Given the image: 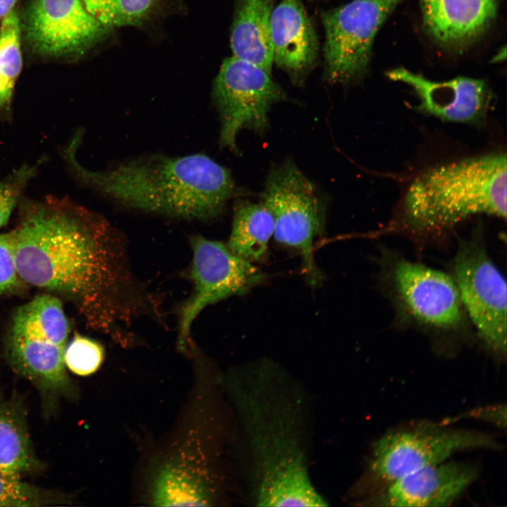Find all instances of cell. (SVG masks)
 <instances>
[{
  "instance_id": "cell-27",
  "label": "cell",
  "mask_w": 507,
  "mask_h": 507,
  "mask_svg": "<svg viewBox=\"0 0 507 507\" xmlns=\"http://www.w3.org/2000/svg\"><path fill=\"white\" fill-rule=\"evenodd\" d=\"M12 96L13 91L8 89L0 76V114L10 111Z\"/></svg>"
},
{
  "instance_id": "cell-24",
  "label": "cell",
  "mask_w": 507,
  "mask_h": 507,
  "mask_svg": "<svg viewBox=\"0 0 507 507\" xmlns=\"http://www.w3.org/2000/svg\"><path fill=\"white\" fill-rule=\"evenodd\" d=\"M50 491L0 473V506H41L61 501Z\"/></svg>"
},
{
  "instance_id": "cell-23",
  "label": "cell",
  "mask_w": 507,
  "mask_h": 507,
  "mask_svg": "<svg viewBox=\"0 0 507 507\" xmlns=\"http://www.w3.org/2000/svg\"><path fill=\"white\" fill-rule=\"evenodd\" d=\"M104 356V348L99 342L75 332L65 347L64 362L75 375L88 376L98 370Z\"/></svg>"
},
{
  "instance_id": "cell-26",
  "label": "cell",
  "mask_w": 507,
  "mask_h": 507,
  "mask_svg": "<svg viewBox=\"0 0 507 507\" xmlns=\"http://www.w3.org/2000/svg\"><path fill=\"white\" fill-rule=\"evenodd\" d=\"M23 287L13 256L9 232L0 234V296Z\"/></svg>"
},
{
  "instance_id": "cell-21",
  "label": "cell",
  "mask_w": 507,
  "mask_h": 507,
  "mask_svg": "<svg viewBox=\"0 0 507 507\" xmlns=\"http://www.w3.org/2000/svg\"><path fill=\"white\" fill-rule=\"evenodd\" d=\"M86 10L111 29L142 23L151 13L156 0H81Z\"/></svg>"
},
{
  "instance_id": "cell-28",
  "label": "cell",
  "mask_w": 507,
  "mask_h": 507,
  "mask_svg": "<svg viewBox=\"0 0 507 507\" xmlns=\"http://www.w3.org/2000/svg\"><path fill=\"white\" fill-rule=\"evenodd\" d=\"M17 0H0V18L3 19L13 11Z\"/></svg>"
},
{
  "instance_id": "cell-1",
  "label": "cell",
  "mask_w": 507,
  "mask_h": 507,
  "mask_svg": "<svg viewBox=\"0 0 507 507\" xmlns=\"http://www.w3.org/2000/svg\"><path fill=\"white\" fill-rule=\"evenodd\" d=\"M9 234L23 282L71 301L91 328L130 339L149 299L105 218L66 196L27 199Z\"/></svg>"
},
{
  "instance_id": "cell-22",
  "label": "cell",
  "mask_w": 507,
  "mask_h": 507,
  "mask_svg": "<svg viewBox=\"0 0 507 507\" xmlns=\"http://www.w3.org/2000/svg\"><path fill=\"white\" fill-rule=\"evenodd\" d=\"M22 64L20 23L13 10L2 19L0 26V76L13 92Z\"/></svg>"
},
{
  "instance_id": "cell-10",
  "label": "cell",
  "mask_w": 507,
  "mask_h": 507,
  "mask_svg": "<svg viewBox=\"0 0 507 507\" xmlns=\"http://www.w3.org/2000/svg\"><path fill=\"white\" fill-rule=\"evenodd\" d=\"M67 340L61 326L33 315L13 321L6 338L8 363L38 389L50 407L59 398L73 394L64 362Z\"/></svg>"
},
{
  "instance_id": "cell-20",
  "label": "cell",
  "mask_w": 507,
  "mask_h": 507,
  "mask_svg": "<svg viewBox=\"0 0 507 507\" xmlns=\"http://www.w3.org/2000/svg\"><path fill=\"white\" fill-rule=\"evenodd\" d=\"M274 232V220L261 204L239 200L234 206L230 236L227 246L242 258L256 263L265 260Z\"/></svg>"
},
{
  "instance_id": "cell-2",
  "label": "cell",
  "mask_w": 507,
  "mask_h": 507,
  "mask_svg": "<svg viewBox=\"0 0 507 507\" xmlns=\"http://www.w3.org/2000/svg\"><path fill=\"white\" fill-rule=\"evenodd\" d=\"M227 389L248 454L250 496L258 506H325L308 464L306 403L296 380L273 361L230 373Z\"/></svg>"
},
{
  "instance_id": "cell-7",
  "label": "cell",
  "mask_w": 507,
  "mask_h": 507,
  "mask_svg": "<svg viewBox=\"0 0 507 507\" xmlns=\"http://www.w3.org/2000/svg\"><path fill=\"white\" fill-rule=\"evenodd\" d=\"M403 0H353L322 12L323 80L346 84L366 72L375 36Z\"/></svg>"
},
{
  "instance_id": "cell-17",
  "label": "cell",
  "mask_w": 507,
  "mask_h": 507,
  "mask_svg": "<svg viewBox=\"0 0 507 507\" xmlns=\"http://www.w3.org/2000/svg\"><path fill=\"white\" fill-rule=\"evenodd\" d=\"M424 27L440 45L461 49L494 22L500 0H418Z\"/></svg>"
},
{
  "instance_id": "cell-9",
  "label": "cell",
  "mask_w": 507,
  "mask_h": 507,
  "mask_svg": "<svg viewBox=\"0 0 507 507\" xmlns=\"http://www.w3.org/2000/svg\"><path fill=\"white\" fill-rule=\"evenodd\" d=\"M190 242L193 291L180 308L178 325V344L184 350L191 343L192 325L202 310L230 296L247 294L267 277L220 242L196 235Z\"/></svg>"
},
{
  "instance_id": "cell-13",
  "label": "cell",
  "mask_w": 507,
  "mask_h": 507,
  "mask_svg": "<svg viewBox=\"0 0 507 507\" xmlns=\"http://www.w3.org/2000/svg\"><path fill=\"white\" fill-rule=\"evenodd\" d=\"M396 289L406 309L418 321L441 329L461 322V300L455 281L446 273L407 261L394 269Z\"/></svg>"
},
{
  "instance_id": "cell-15",
  "label": "cell",
  "mask_w": 507,
  "mask_h": 507,
  "mask_svg": "<svg viewBox=\"0 0 507 507\" xmlns=\"http://www.w3.org/2000/svg\"><path fill=\"white\" fill-rule=\"evenodd\" d=\"M477 475L471 464L446 461L400 477L373 493L367 501L379 506H449Z\"/></svg>"
},
{
  "instance_id": "cell-11",
  "label": "cell",
  "mask_w": 507,
  "mask_h": 507,
  "mask_svg": "<svg viewBox=\"0 0 507 507\" xmlns=\"http://www.w3.org/2000/svg\"><path fill=\"white\" fill-rule=\"evenodd\" d=\"M455 282L462 304L487 348L506 352V283L476 240L462 243L454 263Z\"/></svg>"
},
{
  "instance_id": "cell-6",
  "label": "cell",
  "mask_w": 507,
  "mask_h": 507,
  "mask_svg": "<svg viewBox=\"0 0 507 507\" xmlns=\"http://www.w3.org/2000/svg\"><path fill=\"white\" fill-rule=\"evenodd\" d=\"M499 447L490 434L468 430L421 427L391 431L373 445L365 487L373 494L404 475L446 461L458 451Z\"/></svg>"
},
{
  "instance_id": "cell-18",
  "label": "cell",
  "mask_w": 507,
  "mask_h": 507,
  "mask_svg": "<svg viewBox=\"0 0 507 507\" xmlns=\"http://www.w3.org/2000/svg\"><path fill=\"white\" fill-rule=\"evenodd\" d=\"M276 0H235L230 28L232 56L251 61L272 74L270 18Z\"/></svg>"
},
{
  "instance_id": "cell-4",
  "label": "cell",
  "mask_w": 507,
  "mask_h": 507,
  "mask_svg": "<svg viewBox=\"0 0 507 507\" xmlns=\"http://www.w3.org/2000/svg\"><path fill=\"white\" fill-rule=\"evenodd\" d=\"M403 214L422 231L446 228L474 214L506 216V155L493 153L434 166L412 182Z\"/></svg>"
},
{
  "instance_id": "cell-3",
  "label": "cell",
  "mask_w": 507,
  "mask_h": 507,
  "mask_svg": "<svg viewBox=\"0 0 507 507\" xmlns=\"http://www.w3.org/2000/svg\"><path fill=\"white\" fill-rule=\"evenodd\" d=\"M78 130L62 150L74 177L123 206L184 220H208L242 194L229 170L204 154L184 156L153 154L125 160L101 170L86 168L76 152Z\"/></svg>"
},
{
  "instance_id": "cell-25",
  "label": "cell",
  "mask_w": 507,
  "mask_h": 507,
  "mask_svg": "<svg viewBox=\"0 0 507 507\" xmlns=\"http://www.w3.org/2000/svg\"><path fill=\"white\" fill-rule=\"evenodd\" d=\"M37 165L24 164L0 181V228L7 224Z\"/></svg>"
},
{
  "instance_id": "cell-8",
  "label": "cell",
  "mask_w": 507,
  "mask_h": 507,
  "mask_svg": "<svg viewBox=\"0 0 507 507\" xmlns=\"http://www.w3.org/2000/svg\"><path fill=\"white\" fill-rule=\"evenodd\" d=\"M287 96L261 66L232 55L225 58L213 86L220 122V146L237 151L236 139L242 129L264 133L270 107L287 100Z\"/></svg>"
},
{
  "instance_id": "cell-12",
  "label": "cell",
  "mask_w": 507,
  "mask_h": 507,
  "mask_svg": "<svg viewBox=\"0 0 507 507\" xmlns=\"http://www.w3.org/2000/svg\"><path fill=\"white\" fill-rule=\"evenodd\" d=\"M109 30L86 10L81 0H32L27 12V38L46 56L83 51Z\"/></svg>"
},
{
  "instance_id": "cell-14",
  "label": "cell",
  "mask_w": 507,
  "mask_h": 507,
  "mask_svg": "<svg viewBox=\"0 0 507 507\" xmlns=\"http://www.w3.org/2000/svg\"><path fill=\"white\" fill-rule=\"evenodd\" d=\"M389 80L409 86L418 97V109L439 119L476 123L484 118L492 96L482 80L458 77L445 82L432 81L403 68L387 73Z\"/></svg>"
},
{
  "instance_id": "cell-5",
  "label": "cell",
  "mask_w": 507,
  "mask_h": 507,
  "mask_svg": "<svg viewBox=\"0 0 507 507\" xmlns=\"http://www.w3.org/2000/svg\"><path fill=\"white\" fill-rule=\"evenodd\" d=\"M262 200L274 220L275 239L299 251L306 277L316 284L322 275L315 262L313 244L325 232V199L296 164L287 160L270 170Z\"/></svg>"
},
{
  "instance_id": "cell-16",
  "label": "cell",
  "mask_w": 507,
  "mask_h": 507,
  "mask_svg": "<svg viewBox=\"0 0 507 507\" xmlns=\"http://www.w3.org/2000/svg\"><path fill=\"white\" fill-rule=\"evenodd\" d=\"M273 62L294 84H304L315 67L318 38L312 19L301 0H280L270 18Z\"/></svg>"
},
{
  "instance_id": "cell-19",
  "label": "cell",
  "mask_w": 507,
  "mask_h": 507,
  "mask_svg": "<svg viewBox=\"0 0 507 507\" xmlns=\"http://www.w3.org/2000/svg\"><path fill=\"white\" fill-rule=\"evenodd\" d=\"M39 468L23 406L0 397V473L20 478Z\"/></svg>"
}]
</instances>
